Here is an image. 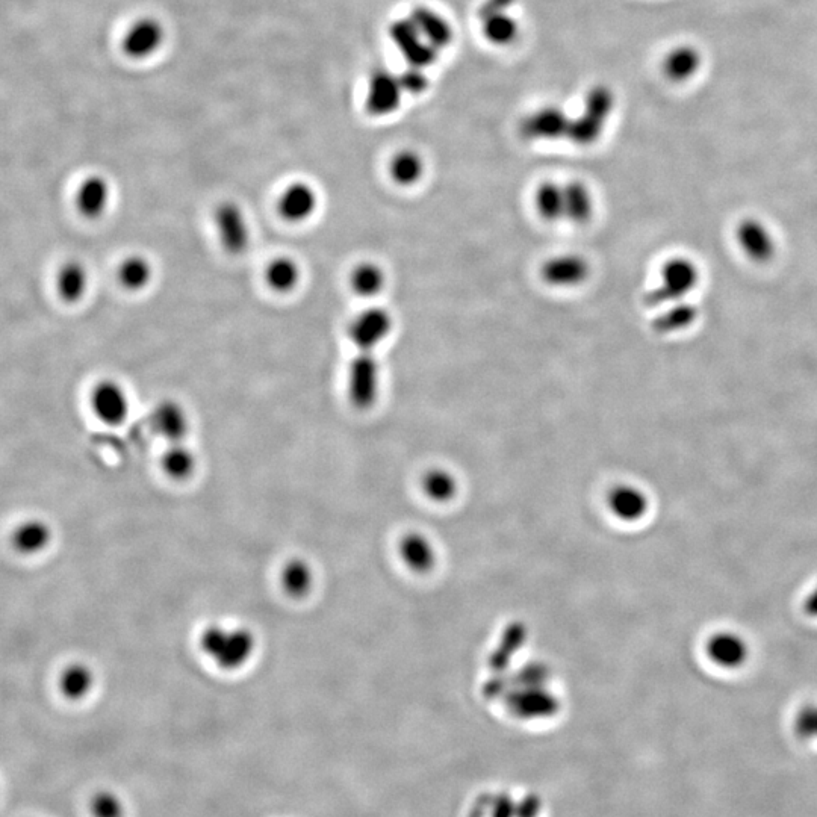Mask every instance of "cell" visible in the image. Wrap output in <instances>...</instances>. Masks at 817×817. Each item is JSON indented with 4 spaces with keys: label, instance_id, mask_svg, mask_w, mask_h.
<instances>
[{
    "label": "cell",
    "instance_id": "cell-15",
    "mask_svg": "<svg viewBox=\"0 0 817 817\" xmlns=\"http://www.w3.org/2000/svg\"><path fill=\"white\" fill-rule=\"evenodd\" d=\"M707 657L722 669H739L748 662L749 647L740 634L719 631L707 642Z\"/></svg>",
    "mask_w": 817,
    "mask_h": 817
},
{
    "label": "cell",
    "instance_id": "cell-27",
    "mask_svg": "<svg viewBox=\"0 0 817 817\" xmlns=\"http://www.w3.org/2000/svg\"><path fill=\"white\" fill-rule=\"evenodd\" d=\"M90 286V274L82 262L69 261L60 268L56 276V289L61 299L70 305L81 302Z\"/></svg>",
    "mask_w": 817,
    "mask_h": 817
},
{
    "label": "cell",
    "instance_id": "cell-40",
    "mask_svg": "<svg viewBox=\"0 0 817 817\" xmlns=\"http://www.w3.org/2000/svg\"><path fill=\"white\" fill-rule=\"evenodd\" d=\"M805 613L811 618H817V586L810 592L804 601Z\"/></svg>",
    "mask_w": 817,
    "mask_h": 817
},
{
    "label": "cell",
    "instance_id": "cell-7",
    "mask_svg": "<svg viewBox=\"0 0 817 817\" xmlns=\"http://www.w3.org/2000/svg\"><path fill=\"white\" fill-rule=\"evenodd\" d=\"M734 238L742 255L754 264H769L777 256V235L762 218L746 217L740 220Z\"/></svg>",
    "mask_w": 817,
    "mask_h": 817
},
{
    "label": "cell",
    "instance_id": "cell-9",
    "mask_svg": "<svg viewBox=\"0 0 817 817\" xmlns=\"http://www.w3.org/2000/svg\"><path fill=\"white\" fill-rule=\"evenodd\" d=\"M94 415L106 426H122L131 414V398L122 383L117 380H100L94 385L90 397Z\"/></svg>",
    "mask_w": 817,
    "mask_h": 817
},
{
    "label": "cell",
    "instance_id": "cell-11",
    "mask_svg": "<svg viewBox=\"0 0 817 817\" xmlns=\"http://www.w3.org/2000/svg\"><path fill=\"white\" fill-rule=\"evenodd\" d=\"M389 37L409 66L426 69L435 64L438 49L424 40L411 19L395 20L391 23Z\"/></svg>",
    "mask_w": 817,
    "mask_h": 817
},
{
    "label": "cell",
    "instance_id": "cell-8",
    "mask_svg": "<svg viewBox=\"0 0 817 817\" xmlns=\"http://www.w3.org/2000/svg\"><path fill=\"white\" fill-rule=\"evenodd\" d=\"M591 274V262L580 253L550 256L539 270L542 282L554 289L580 288L591 279Z\"/></svg>",
    "mask_w": 817,
    "mask_h": 817
},
{
    "label": "cell",
    "instance_id": "cell-14",
    "mask_svg": "<svg viewBox=\"0 0 817 817\" xmlns=\"http://www.w3.org/2000/svg\"><path fill=\"white\" fill-rule=\"evenodd\" d=\"M401 94L403 90L398 76L392 75L388 70H377L368 82L365 108L373 117H386L397 111L401 103Z\"/></svg>",
    "mask_w": 817,
    "mask_h": 817
},
{
    "label": "cell",
    "instance_id": "cell-19",
    "mask_svg": "<svg viewBox=\"0 0 817 817\" xmlns=\"http://www.w3.org/2000/svg\"><path fill=\"white\" fill-rule=\"evenodd\" d=\"M610 512L622 522H637L650 509V500L642 489L633 485L616 486L607 497Z\"/></svg>",
    "mask_w": 817,
    "mask_h": 817
},
{
    "label": "cell",
    "instance_id": "cell-34",
    "mask_svg": "<svg viewBox=\"0 0 817 817\" xmlns=\"http://www.w3.org/2000/svg\"><path fill=\"white\" fill-rule=\"evenodd\" d=\"M483 35L494 46H507L518 35V23L509 14H498L483 20Z\"/></svg>",
    "mask_w": 817,
    "mask_h": 817
},
{
    "label": "cell",
    "instance_id": "cell-23",
    "mask_svg": "<svg viewBox=\"0 0 817 817\" xmlns=\"http://www.w3.org/2000/svg\"><path fill=\"white\" fill-rule=\"evenodd\" d=\"M117 279L129 293H143L155 279V267L143 253H132L120 262Z\"/></svg>",
    "mask_w": 817,
    "mask_h": 817
},
{
    "label": "cell",
    "instance_id": "cell-35",
    "mask_svg": "<svg viewBox=\"0 0 817 817\" xmlns=\"http://www.w3.org/2000/svg\"><path fill=\"white\" fill-rule=\"evenodd\" d=\"M695 55L692 50L678 49L666 58V75L672 79H684L695 69Z\"/></svg>",
    "mask_w": 817,
    "mask_h": 817
},
{
    "label": "cell",
    "instance_id": "cell-3",
    "mask_svg": "<svg viewBox=\"0 0 817 817\" xmlns=\"http://www.w3.org/2000/svg\"><path fill=\"white\" fill-rule=\"evenodd\" d=\"M613 106H615L613 91L606 85H595L586 94L583 112L575 119H571L566 138L580 147H589L597 143L606 129Z\"/></svg>",
    "mask_w": 817,
    "mask_h": 817
},
{
    "label": "cell",
    "instance_id": "cell-2",
    "mask_svg": "<svg viewBox=\"0 0 817 817\" xmlns=\"http://www.w3.org/2000/svg\"><path fill=\"white\" fill-rule=\"evenodd\" d=\"M701 282L699 265L687 256H672L663 262L659 280L645 294L648 308H663L672 303L686 302Z\"/></svg>",
    "mask_w": 817,
    "mask_h": 817
},
{
    "label": "cell",
    "instance_id": "cell-38",
    "mask_svg": "<svg viewBox=\"0 0 817 817\" xmlns=\"http://www.w3.org/2000/svg\"><path fill=\"white\" fill-rule=\"evenodd\" d=\"M796 730L805 739H817V707H807L799 713Z\"/></svg>",
    "mask_w": 817,
    "mask_h": 817
},
{
    "label": "cell",
    "instance_id": "cell-13",
    "mask_svg": "<svg viewBox=\"0 0 817 817\" xmlns=\"http://www.w3.org/2000/svg\"><path fill=\"white\" fill-rule=\"evenodd\" d=\"M150 424H152L153 432L159 438L165 439L168 444L185 442L191 429L190 414L184 404L179 403L178 400H171V398H165L156 404L150 415Z\"/></svg>",
    "mask_w": 817,
    "mask_h": 817
},
{
    "label": "cell",
    "instance_id": "cell-36",
    "mask_svg": "<svg viewBox=\"0 0 817 817\" xmlns=\"http://www.w3.org/2000/svg\"><path fill=\"white\" fill-rule=\"evenodd\" d=\"M91 810L96 817H123L122 802L109 792L97 793L91 802Z\"/></svg>",
    "mask_w": 817,
    "mask_h": 817
},
{
    "label": "cell",
    "instance_id": "cell-39",
    "mask_svg": "<svg viewBox=\"0 0 817 817\" xmlns=\"http://www.w3.org/2000/svg\"><path fill=\"white\" fill-rule=\"evenodd\" d=\"M513 4H515V0H485L482 7L479 8L480 20L483 22V20L489 19V17L507 13V10H509Z\"/></svg>",
    "mask_w": 817,
    "mask_h": 817
},
{
    "label": "cell",
    "instance_id": "cell-25",
    "mask_svg": "<svg viewBox=\"0 0 817 817\" xmlns=\"http://www.w3.org/2000/svg\"><path fill=\"white\" fill-rule=\"evenodd\" d=\"M388 174L392 184L398 187L411 188L420 184L426 174V164L421 155L414 150L404 149L392 156L388 165Z\"/></svg>",
    "mask_w": 817,
    "mask_h": 817
},
{
    "label": "cell",
    "instance_id": "cell-5",
    "mask_svg": "<svg viewBox=\"0 0 817 817\" xmlns=\"http://www.w3.org/2000/svg\"><path fill=\"white\" fill-rule=\"evenodd\" d=\"M214 226L221 249L230 256H241L252 244V226L247 212L235 200H223L214 211Z\"/></svg>",
    "mask_w": 817,
    "mask_h": 817
},
{
    "label": "cell",
    "instance_id": "cell-4",
    "mask_svg": "<svg viewBox=\"0 0 817 817\" xmlns=\"http://www.w3.org/2000/svg\"><path fill=\"white\" fill-rule=\"evenodd\" d=\"M382 392V365L376 353L356 352L347 370L348 401L358 411H371Z\"/></svg>",
    "mask_w": 817,
    "mask_h": 817
},
{
    "label": "cell",
    "instance_id": "cell-24",
    "mask_svg": "<svg viewBox=\"0 0 817 817\" xmlns=\"http://www.w3.org/2000/svg\"><path fill=\"white\" fill-rule=\"evenodd\" d=\"M409 19L417 26L424 40L432 44L435 49H444L453 41V28L436 11L427 7H417L412 10Z\"/></svg>",
    "mask_w": 817,
    "mask_h": 817
},
{
    "label": "cell",
    "instance_id": "cell-17",
    "mask_svg": "<svg viewBox=\"0 0 817 817\" xmlns=\"http://www.w3.org/2000/svg\"><path fill=\"white\" fill-rule=\"evenodd\" d=\"M112 193L108 181L102 176H88L76 191L75 205L79 214L87 220H99L108 212Z\"/></svg>",
    "mask_w": 817,
    "mask_h": 817
},
{
    "label": "cell",
    "instance_id": "cell-21",
    "mask_svg": "<svg viewBox=\"0 0 817 817\" xmlns=\"http://www.w3.org/2000/svg\"><path fill=\"white\" fill-rule=\"evenodd\" d=\"M348 285L353 294L361 299H376L388 285V274L382 265L374 261H361L352 268Z\"/></svg>",
    "mask_w": 817,
    "mask_h": 817
},
{
    "label": "cell",
    "instance_id": "cell-29",
    "mask_svg": "<svg viewBox=\"0 0 817 817\" xmlns=\"http://www.w3.org/2000/svg\"><path fill=\"white\" fill-rule=\"evenodd\" d=\"M162 470L173 480H187L196 471L197 457L185 442L178 444H168L167 450L162 454Z\"/></svg>",
    "mask_w": 817,
    "mask_h": 817
},
{
    "label": "cell",
    "instance_id": "cell-33",
    "mask_svg": "<svg viewBox=\"0 0 817 817\" xmlns=\"http://www.w3.org/2000/svg\"><path fill=\"white\" fill-rule=\"evenodd\" d=\"M423 489L427 497L436 503H448L457 494V480L450 471L435 468L423 477Z\"/></svg>",
    "mask_w": 817,
    "mask_h": 817
},
{
    "label": "cell",
    "instance_id": "cell-6",
    "mask_svg": "<svg viewBox=\"0 0 817 817\" xmlns=\"http://www.w3.org/2000/svg\"><path fill=\"white\" fill-rule=\"evenodd\" d=\"M394 315L383 306H368L348 324L347 335L356 352L376 353L394 332Z\"/></svg>",
    "mask_w": 817,
    "mask_h": 817
},
{
    "label": "cell",
    "instance_id": "cell-32",
    "mask_svg": "<svg viewBox=\"0 0 817 817\" xmlns=\"http://www.w3.org/2000/svg\"><path fill=\"white\" fill-rule=\"evenodd\" d=\"M94 674L85 665H70L61 675L60 687L64 696L76 701L85 698L93 690Z\"/></svg>",
    "mask_w": 817,
    "mask_h": 817
},
{
    "label": "cell",
    "instance_id": "cell-26",
    "mask_svg": "<svg viewBox=\"0 0 817 817\" xmlns=\"http://www.w3.org/2000/svg\"><path fill=\"white\" fill-rule=\"evenodd\" d=\"M280 586L288 597H308L315 585L314 568L306 560L293 559L286 562L280 569Z\"/></svg>",
    "mask_w": 817,
    "mask_h": 817
},
{
    "label": "cell",
    "instance_id": "cell-28",
    "mask_svg": "<svg viewBox=\"0 0 817 817\" xmlns=\"http://www.w3.org/2000/svg\"><path fill=\"white\" fill-rule=\"evenodd\" d=\"M533 209L538 218L545 223H562L563 221V184L544 181L535 188L532 197Z\"/></svg>",
    "mask_w": 817,
    "mask_h": 817
},
{
    "label": "cell",
    "instance_id": "cell-18",
    "mask_svg": "<svg viewBox=\"0 0 817 817\" xmlns=\"http://www.w3.org/2000/svg\"><path fill=\"white\" fill-rule=\"evenodd\" d=\"M162 41H164V29L161 23L156 22L155 19H141L126 34L123 40V50L131 58L143 60L153 55L161 47Z\"/></svg>",
    "mask_w": 817,
    "mask_h": 817
},
{
    "label": "cell",
    "instance_id": "cell-1",
    "mask_svg": "<svg viewBox=\"0 0 817 817\" xmlns=\"http://www.w3.org/2000/svg\"><path fill=\"white\" fill-rule=\"evenodd\" d=\"M200 650L224 671H238L255 656L256 637L249 628L212 624L200 634Z\"/></svg>",
    "mask_w": 817,
    "mask_h": 817
},
{
    "label": "cell",
    "instance_id": "cell-10",
    "mask_svg": "<svg viewBox=\"0 0 817 817\" xmlns=\"http://www.w3.org/2000/svg\"><path fill=\"white\" fill-rule=\"evenodd\" d=\"M321 197L314 185L294 181L286 185L277 197L276 209L283 221L303 224L311 221L320 209Z\"/></svg>",
    "mask_w": 817,
    "mask_h": 817
},
{
    "label": "cell",
    "instance_id": "cell-22",
    "mask_svg": "<svg viewBox=\"0 0 817 817\" xmlns=\"http://www.w3.org/2000/svg\"><path fill=\"white\" fill-rule=\"evenodd\" d=\"M398 553L404 565L418 574L432 571L436 563L435 547L430 539L421 533L404 535L398 544Z\"/></svg>",
    "mask_w": 817,
    "mask_h": 817
},
{
    "label": "cell",
    "instance_id": "cell-20",
    "mask_svg": "<svg viewBox=\"0 0 817 817\" xmlns=\"http://www.w3.org/2000/svg\"><path fill=\"white\" fill-rule=\"evenodd\" d=\"M302 279V265L293 256H276L265 267L264 280L273 293H294L302 283Z\"/></svg>",
    "mask_w": 817,
    "mask_h": 817
},
{
    "label": "cell",
    "instance_id": "cell-37",
    "mask_svg": "<svg viewBox=\"0 0 817 817\" xmlns=\"http://www.w3.org/2000/svg\"><path fill=\"white\" fill-rule=\"evenodd\" d=\"M398 81H400L403 93L415 94V96L423 94L429 88V78L424 73V69H418V67L409 66V69L404 70L398 76Z\"/></svg>",
    "mask_w": 817,
    "mask_h": 817
},
{
    "label": "cell",
    "instance_id": "cell-30",
    "mask_svg": "<svg viewBox=\"0 0 817 817\" xmlns=\"http://www.w3.org/2000/svg\"><path fill=\"white\" fill-rule=\"evenodd\" d=\"M52 539L47 524L41 521H29L20 525L14 532L13 545L17 551L23 554H37L49 545Z\"/></svg>",
    "mask_w": 817,
    "mask_h": 817
},
{
    "label": "cell",
    "instance_id": "cell-12",
    "mask_svg": "<svg viewBox=\"0 0 817 817\" xmlns=\"http://www.w3.org/2000/svg\"><path fill=\"white\" fill-rule=\"evenodd\" d=\"M571 119L559 106H545L532 112L519 125V134L527 141H554L568 137Z\"/></svg>",
    "mask_w": 817,
    "mask_h": 817
},
{
    "label": "cell",
    "instance_id": "cell-16",
    "mask_svg": "<svg viewBox=\"0 0 817 817\" xmlns=\"http://www.w3.org/2000/svg\"><path fill=\"white\" fill-rule=\"evenodd\" d=\"M597 212V199L588 184L571 181L563 184V221L574 226L591 223Z\"/></svg>",
    "mask_w": 817,
    "mask_h": 817
},
{
    "label": "cell",
    "instance_id": "cell-31",
    "mask_svg": "<svg viewBox=\"0 0 817 817\" xmlns=\"http://www.w3.org/2000/svg\"><path fill=\"white\" fill-rule=\"evenodd\" d=\"M696 309L689 302L672 303L663 306V311L653 320V329L656 332L675 333L686 329L695 321Z\"/></svg>",
    "mask_w": 817,
    "mask_h": 817
}]
</instances>
